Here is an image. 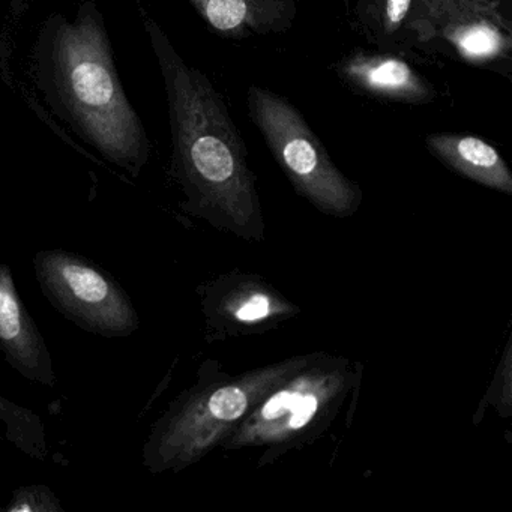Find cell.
<instances>
[{
	"label": "cell",
	"instance_id": "obj_1",
	"mask_svg": "<svg viewBox=\"0 0 512 512\" xmlns=\"http://www.w3.org/2000/svg\"><path fill=\"white\" fill-rule=\"evenodd\" d=\"M157 59L172 131L170 173L182 211L247 241H265V218L248 149L211 80L185 62L142 0L136 2Z\"/></svg>",
	"mask_w": 512,
	"mask_h": 512
},
{
	"label": "cell",
	"instance_id": "obj_2",
	"mask_svg": "<svg viewBox=\"0 0 512 512\" xmlns=\"http://www.w3.org/2000/svg\"><path fill=\"white\" fill-rule=\"evenodd\" d=\"M29 76L52 115L77 139L133 178L140 175L151 140L125 94L95 0H83L74 20L59 13L44 20Z\"/></svg>",
	"mask_w": 512,
	"mask_h": 512
},
{
	"label": "cell",
	"instance_id": "obj_3",
	"mask_svg": "<svg viewBox=\"0 0 512 512\" xmlns=\"http://www.w3.org/2000/svg\"><path fill=\"white\" fill-rule=\"evenodd\" d=\"M314 356H292L238 376L223 371L217 361H206L196 383L181 392L152 425L143 448L146 469L158 475L199 463L221 448L265 395L310 364Z\"/></svg>",
	"mask_w": 512,
	"mask_h": 512
},
{
	"label": "cell",
	"instance_id": "obj_4",
	"mask_svg": "<svg viewBox=\"0 0 512 512\" xmlns=\"http://www.w3.org/2000/svg\"><path fill=\"white\" fill-rule=\"evenodd\" d=\"M361 374V364L346 356L316 352L310 364L257 403L221 448H263L257 467L271 466L331 427L346 398L358 392Z\"/></svg>",
	"mask_w": 512,
	"mask_h": 512
},
{
	"label": "cell",
	"instance_id": "obj_5",
	"mask_svg": "<svg viewBox=\"0 0 512 512\" xmlns=\"http://www.w3.org/2000/svg\"><path fill=\"white\" fill-rule=\"evenodd\" d=\"M248 112L299 196L329 217L349 218L359 211L361 188L335 166L295 106L253 85L248 89Z\"/></svg>",
	"mask_w": 512,
	"mask_h": 512
},
{
	"label": "cell",
	"instance_id": "obj_6",
	"mask_svg": "<svg viewBox=\"0 0 512 512\" xmlns=\"http://www.w3.org/2000/svg\"><path fill=\"white\" fill-rule=\"evenodd\" d=\"M47 301L83 331L106 338L128 337L140 319L121 284L79 254L44 250L34 260Z\"/></svg>",
	"mask_w": 512,
	"mask_h": 512
},
{
	"label": "cell",
	"instance_id": "obj_7",
	"mask_svg": "<svg viewBox=\"0 0 512 512\" xmlns=\"http://www.w3.org/2000/svg\"><path fill=\"white\" fill-rule=\"evenodd\" d=\"M415 41L449 50L464 64L499 70L511 61V19L463 0H419Z\"/></svg>",
	"mask_w": 512,
	"mask_h": 512
},
{
	"label": "cell",
	"instance_id": "obj_8",
	"mask_svg": "<svg viewBox=\"0 0 512 512\" xmlns=\"http://www.w3.org/2000/svg\"><path fill=\"white\" fill-rule=\"evenodd\" d=\"M200 301L214 340L265 334L301 313L280 290L251 272L220 275L200 289Z\"/></svg>",
	"mask_w": 512,
	"mask_h": 512
},
{
	"label": "cell",
	"instance_id": "obj_9",
	"mask_svg": "<svg viewBox=\"0 0 512 512\" xmlns=\"http://www.w3.org/2000/svg\"><path fill=\"white\" fill-rule=\"evenodd\" d=\"M0 352L25 379L50 388L56 385L52 355L17 292L13 271L4 263H0Z\"/></svg>",
	"mask_w": 512,
	"mask_h": 512
},
{
	"label": "cell",
	"instance_id": "obj_10",
	"mask_svg": "<svg viewBox=\"0 0 512 512\" xmlns=\"http://www.w3.org/2000/svg\"><path fill=\"white\" fill-rule=\"evenodd\" d=\"M338 76L358 91L391 103L427 104L437 92L409 62L392 53L358 52L335 65Z\"/></svg>",
	"mask_w": 512,
	"mask_h": 512
},
{
	"label": "cell",
	"instance_id": "obj_11",
	"mask_svg": "<svg viewBox=\"0 0 512 512\" xmlns=\"http://www.w3.org/2000/svg\"><path fill=\"white\" fill-rule=\"evenodd\" d=\"M203 22L227 40L283 34L295 23L296 0H188Z\"/></svg>",
	"mask_w": 512,
	"mask_h": 512
},
{
	"label": "cell",
	"instance_id": "obj_12",
	"mask_svg": "<svg viewBox=\"0 0 512 512\" xmlns=\"http://www.w3.org/2000/svg\"><path fill=\"white\" fill-rule=\"evenodd\" d=\"M428 151L452 172L490 190L512 196V173L494 146L469 134L437 133L425 140Z\"/></svg>",
	"mask_w": 512,
	"mask_h": 512
},
{
	"label": "cell",
	"instance_id": "obj_13",
	"mask_svg": "<svg viewBox=\"0 0 512 512\" xmlns=\"http://www.w3.org/2000/svg\"><path fill=\"white\" fill-rule=\"evenodd\" d=\"M356 28L386 53L416 47L419 0H347Z\"/></svg>",
	"mask_w": 512,
	"mask_h": 512
},
{
	"label": "cell",
	"instance_id": "obj_14",
	"mask_svg": "<svg viewBox=\"0 0 512 512\" xmlns=\"http://www.w3.org/2000/svg\"><path fill=\"white\" fill-rule=\"evenodd\" d=\"M0 422L5 425V437L20 451L37 460L47 457L46 428L40 415L0 394Z\"/></svg>",
	"mask_w": 512,
	"mask_h": 512
},
{
	"label": "cell",
	"instance_id": "obj_15",
	"mask_svg": "<svg viewBox=\"0 0 512 512\" xmlns=\"http://www.w3.org/2000/svg\"><path fill=\"white\" fill-rule=\"evenodd\" d=\"M512 344L511 340L506 343L503 350L502 361L497 367L496 374L491 380L487 394L479 403V409L473 415V424L478 425L484 418V410L487 406H493L500 416L509 418L512 409Z\"/></svg>",
	"mask_w": 512,
	"mask_h": 512
},
{
	"label": "cell",
	"instance_id": "obj_16",
	"mask_svg": "<svg viewBox=\"0 0 512 512\" xmlns=\"http://www.w3.org/2000/svg\"><path fill=\"white\" fill-rule=\"evenodd\" d=\"M5 512H64L52 488L47 485H26L17 488L13 499L2 508Z\"/></svg>",
	"mask_w": 512,
	"mask_h": 512
},
{
	"label": "cell",
	"instance_id": "obj_17",
	"mask_svg": "<svg viewBox=\"0 0 512 512\" xmlns=\"http://www.w3.org/2000/svg\"><path fill=\"white\" fill-rule=\"evenodd\" d=\"M463 2H466V4L479 5V7L491 8V10L508 14L509 2H511V0H463Z\"/></svg>",
	"mask_w": 512,
	"mask_h": 512
},
{
	"label": "cell",
	"instance_id": "obj_18",
	"mask_svg": "<svg viewBox=\"0 0 512 512\" xmlns=\"http://www.w3.org/2000/svg\"><path fill=\"white\" fill-rule=\"evenodd\" d=\"M28 2H29V0H28Z\"/></svg>",
	"mask_w": 512,
	"mask_h": 512
}]
</instances>
